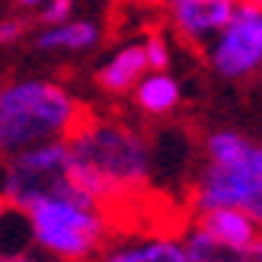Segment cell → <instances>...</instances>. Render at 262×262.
<instances>
[{
    "label": "cell",
    "instance_id": "1",
    "mask_svg": "<svg viewBox=\"0 0 262 262\" xmlns=\"http://www.w3.org/2000/svg\"><path fill=\"white\" fill-rule=\"evenodd\" d=\"M64 141L71 182L99 208L131 199L150 182V144L138 128L86 112Z\"/></svg>",
    "mask_w": 262,
    "mask_h": 262
},
{
    "label": "cell",
    "instance_id": "2",
    "mask_svg": "<svg viewBox=\"0 0 262 262\" xmlns=\"http://www.w3.org/2000/svg\"><path fill=\"white\" fill-rule=\"evenodd\" d=\"M83 115L77 96L55 80H7L0 83V154L10 157L32 144L68 138Z\"/></svg>",
    "mask_w": 262,
    "mask_h": 262
},
{
    "label": "cell",
    "instance_id": "3",
    "mask_svg": "<svg viewBox=\"0 0 262 262\" xmlns=\"http://www.w3.org/2000/svg\"><path fill=\"white\" fill-rule=\"evenodd\" d=\"M32 243L55 262H93L109 243V221L96 202L48 195L23 208Z\"/></svg>",
    "mask_w": 262,
    "mask_h": 262
},
{
    "label": "cell",
    "instance_id": "4",
    "mask_svg": "<svg viewBox=\"0 0 262 262\" xmlns=\"http://www.w3.org/2000/svg\"><path fill=\"white\" fill-rule=\"evenodd\" d=\"M68 154H71L68 141L58 138V141L32 144V147L7 157L0 192H4V199L10 202L13 211H23L26 205H32L38 199H48V195H71V199L93 202L71 182Z\"/></svg>",
    "mask_w": 262,
    "mask_h": 262
},
{
    "label": "cell",
    "instance_id": "5",
    "mask_svg": "<svg viewBox=\"0 0 262 262\" xmlns=\"http://www.w3.org/2000/svg\"><path fill=\"white\" fill-rule=\"evenodd\" d=\"M208 68L221 80H250L262 71V7L240 0L211 42L205 45Z\"/></svg>",
    "mask_w": 262,
    "mask_h": 262
},
{
    "label": "cell",
    "instance_id": "6",
    "mask_svg": "<svg viewBox=\"0 0 262 262\" xmlns=\"http://www.w3.org/2000/svg\"><path fill=\"white\" fill-rule=\"evenodd\" d=\"M256 176L243 173L237 166H224V163H211L205 160L199 176L192 186V205L195 214L208 211V208H243L246 199L256 189Z\"/></svg>",
    "mask_w": 262,
    "mask_h": 262
},
{
    "label": "cell",
    "instance_id": "7",
    "mask_svg": "<svg viewBox=\"0 0 262 262\" xmlns=\"http://www.w3.org/2000/svg\"><path fill=\"white\" fill-rule=\"evenodd\" d=\"M240 0H166L173 32L195 48H205L224 29Z\"/></svg>",
    "mask_w": 262,
    "mask_h": 262
},
{
    "label": "cell",
    "instance_id": "8",
    "mask_svg": "<svg viewBox=\"0 0 262 262\" xmlns=\"http://www.w3.org/2000/svg\"><path fill=\"white\" fill-rule=\"evenodd\" d=\"M93 262H189V253L179 237L144 233V237H125L106 243L93 256Z\"/></svg>",
    "mask_w": 262,
    "mask_h": 262
},
{
    "label": "cell",
    "instance_id": "9",
    "mask_svg": "<svg viewBox=\"0 0 262 262\" xmlns=\"http://www.w3.org/2000/svg\"><path fill=\"white\" fill-rule=\"evenodd\" d=\"M205 160L237 166L243 173L262 179V141L246 138L237 128H217L205 138Z\"/></svg>",
    "mask_w": 262,
    "mask_h": 262
},
{
    "label": "cell",
    "instance_id": "10",
    "mask_svg": "<svg viewBox=\"0 0 262 262\" xmlns=\"http://www.w3.org/2000/svg\"><path fill=\"white\" fill-rule=\"evenodd\" d=\"M195 227H202L211 240L224 246H250L262 237V227L243 208H208L195 214Z\"/></svg>",
    "mask_w": 262,
    "mask_h": 262
},
{
    "label": "cell",
    "instance_id": "11",
    "mask_svg": "<svg viewBox=\"0 0 262 262\" xmlns=\"http://www.w3.org/2000/svg\"><path fill=\"white\" fill-rule=\"evenodd\" d=\"M144 74H147L144 48H141V42H128L96 71V86L102 90V93L125 96V93L135 90V83L141 80Z\"/></svg>",
    "mask_w": 262,
    "mask_h": 262
},
{
    "label": "cell",
    "instance_id": "12",
    "mask_svg": "<svg viewBox=\"0 0 262 262\" xmlns=\"http://www.w3.org/2000/svg\"><path fill=\"white\" fill-rule=\"evenodd\" d=\"M135 106L138 112L150 115V119H160V115H169L179 109V99H182V90L179 80L169 71H147L135 83Z\"/></svg>",
    "mask_w": 262,
    "mask_h": 262
},
{
    "label": "cell",
    "instance_id": "13",
    "mask_svg": "<svg viewBox=\"0 0 262 262\" xmlns=\"http://www.w3.org/2000/svg\"><path fill=\"white\" fill-rule=\"evenodd\" d=\"M102 38V29L93 19H68L61 26H45L32 38L38 51H90Z\"/></svg>",
    "mask_w": 262,
    "mask_h": 262
},
{
    "label": "cell",
    "instance_id": "14",
    "mask_svg": "<svg viewBox=\"0 0 262 262\" xmlns=\"http://www.w3.org/2000/svg\"><path fill=\"white\" fill-rule=\"evenodd\" d=\"M182 243H186L189 262H262V237L253 240L250 246H224L192 224Z\"/></svg>",
    "mask_w": 262,
    "mask_h": 262
},
{
    "label": "cell",
    "instance_id": "15",
    "mask_svg": "<svg viewBox=\"0 0 262 262\" xmlns=\"http://www.w3.org/2000/svg\"><path fill=\"white\" fill-rule=\"evenodd\" d=\"M144 48V61H147V71H169V38L163 32H150L141 42Z\"/></svg>",
    "mask_w": 262,
    "mask_h": 262
},
{
    "label": "cell",
    "instance_id": "16",
    "mask_svg": "<svg viewBox=\"0 0 262 262\" xmlns=\"http://www.w3.org/2000/svg\"><path fill=\"white\" fill-rule=\"evenodd\" d=\"M74 19V0H45L38 7V23L42 26H61Z\"/></svg>",
    "mask_w": 262,
    "mask_h": 262
},
{
    "label": "cell",
    "instance_id": "17",
    "mask_svg": "<svg viewBox=\"0 0 262 262\" xmlns=\"http://www.w3.org/2000/svg\"><path fill=\"white\" fill-rule=\"evenodd\" d=\"M23 35H26V19H16V16L0 19V45H13Z\"/></svg>",
    "mask_w": 262,
    "mask_h": 262
},
{
    "label": "cell",
    "instance_id": "18",
    "mask_svg": "<svg viewBox=\"0 0 262 262\" xmlns=\"http://www.w3.org/2000/svg\"><path fill=\"white\" fill-rule=\"evenodd\" d=\"M243 211H246V214H250V217L256 221V224L262 227V179L256 182V189H253V195H250V199H246V205H243Z\"/></svg>",
    "mask_w": 262,
    "mask_h": 262
},
{
    "label": "cell",
    "instance_id": "19",
    "mask_svg": "<svg viewBox=\"0 0 262 262\" xmlns=\"http://www.w3.org/2000/svg\"><path fill=\"white\" fill-rule=\"evenodd\" d=\"M0 262H55V259H38V256H26V253H10V256H0Z\"/></svg>",
    "mask_w": 262,
    "mask_h": 262
},
{
    "label": "cell",
    "instance_id": "20",
    "mask_svg": "<svg viewBox=\"0 0 262 262\" xmlns=\"http://www.w3.org/2000/svg\"><path fill=\"white\" fill-rule=\"evenodd\" d=\"M13 4H16L19 10H38V7L45 4V0H13Z\"/></svg>",
    "mask_w": 262,
    "mask_h": 262
},
{
    "label": "cell",
    "instance_id": "21",
    "mask_svg": "<svg viewBox=\"0 0 262 262\" xmlns=\"http://www.w3.org/2000/svg\"><path fill=\"white\" fill-rule=\"evenodd\" d=\"M147 4H166V0H147Z\"/></svg>",
    "mask_w": 262,
    "mask_h": 262
},
{
    "label": "cell",
    "instance_id": "22",
    "mask_svg": "<svg viewBox=\"0 0 262 262\" xmlns=\"http://www.w3.org/2000/svg\"><path fill=\"white\" fill-rule=\"evenodd\" d=\"M250 4H256V7H262V0H250Z\"/></svg>",
    "mask_w": 262,
    "mask_h": 262
},
{
    "label": "cell",
    "instance_id": "23",
    "mask_svg": "<svg viewBox=\"0 0 262 262\" xmlns=\"http://www.w3.org/2000/svg\"><path fill=\"white\" fill-rule=\"evenodd\" d=\"M259 74H262V71H259Z\"/></svg>",
    "mask_w": 262,
    "mask_h": 262
}]
</instances>
